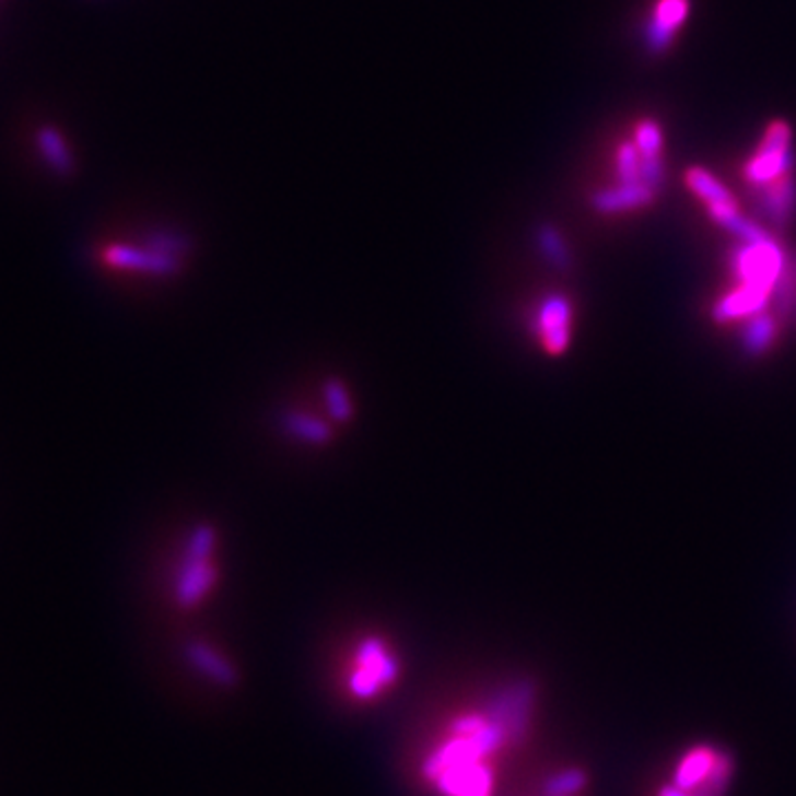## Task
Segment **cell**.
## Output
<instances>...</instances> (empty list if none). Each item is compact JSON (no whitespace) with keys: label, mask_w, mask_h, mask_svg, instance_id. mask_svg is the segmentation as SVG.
<instances>
[{"label":"cell","mask_w":796,"mask_h":796,"mask_svg":"<svg viewBox=\"0 0 796 796\" xmlns=\"http://www.w3.org/2000/svg\"><path fill=\"white\" fill-rule=\"evenodd\" d=\"M657 796H700V794H694V792H686V789H679L677 785H664L662 789H659V794Z\"/></svg>","instance_id":"484cf974"},{"label":"cell","mask_w":796,"mask_h":796,"mask_svg":"<svg viewBox=\"0 0 796 796\" xmlns=\"http://www.w3.org/2000/svg\"><path fill=\"white\" fill-rule=\"evenodd\" d=\"M683 179H686V186L706 204L709 213L728 209V207H739L737 197L711 171H706L702 166L688 168Z\"/></svg>","instance_id":"9a60e30c"},{"label":"cell","mask_w":796,"mask_h":796,"mask_svg":"<svg viewBox=\"0 0 796 796\" xmlns=\"http://www.w3.org/2000/svg\"><path fill=\"white\" fill-rule=\"evenodd\" d=\"M536 692L534 679L518 677L495 688L484 704V715L507 733L510 746L523 744L531 730Z\"/></svg>","instance_id":"277c9868"},{"label":"cell","mask_w":796,"mask_h":796,"mask_svg":"<svg viewBox=\"0 0 796 796\" xmlns=\"http://www.w3.org/2000/svg\"><path fill=\"white\" fill-rule=\"evenodd\" d=\"M787 261V253L779 244L774 235H768L759 242H739V246L730 255V266L739 285H757L772 292L783 266Z\"/></svg>","instance_id":"8992f818"},{"label":"cell","mask_w":796,"mask_h":796,"mask_svg":"<svg viewBox=\"0 0 796 796\" xmlns=\"http://www.w3.org/2000/svg\"><path fill=\"white\" fill-rule=\"evenodd\" d=\"M36 147L47 164V168L60 177H69L75 173V157L67 142V138L56 127H40L36 131Z\"/></svg>","instance_id":"2e32d148"},{"label":"cell","mask_w":796,"mask_h":796,"mask_svg":"<svg viewBox=\"0 0 796 796\" xmlns=\"http://www.w3.org/2000/svg\"><path fill=\"white\" fill-rule=\"evenodd\" d=\"M99 259L109 268L142 272L151 277H175L182 270V259L153 250L149 246L112 244L99 250Z\"/></svg>","instance_id":"ba28073f"},{"label":"cell","mask_w":796,"mask_h":796,"mask_svg":"<svg viewBox=\"0 0 796 796\" xmlns=\"http://www.w3.org/2000/svg\"><path fill=\"white\" fill-rule=\"evenodd\" d=\"M571 326H573V306L571 298L562 292H549L540 298L534 315V335L542 343L545 352L560 356L571 346Z\"/></svg>","instance_id":"52a82bcc"},{"label":"cell","mask_w":796,"mask_h":796,"mask_svg":"<svg viewBox=\"0 0 796 796\" xmlns=\"http://www.w3.org/2000/svg\"><path fill=\"white\" fill-rule=\"evenodd\" d=\"M772 302V292L757 285H737L728 294H724L713 306V319L717 324L750 319L763 311Z\"/></svg>","instance_id":"5bb4252c"},{"label":"cell","mask_w":796,"mask_h":796,"mask_svg":"<svg viewBox=\"0 0 796 796\" xmlns=\"http://www.w3.org/2000/svg\"><path fill=\"white\" fill-rule=\"evenodd\" d=\"M722 752L715 750L713 746H694L690 748L677 763L675 772H672V785H677L679 789L686 792H694V794H704V789L709 787L715 768L719 763Z\"/></svg>","instance_id":"7c38bea8"},{"label":"cell","mask_w":796,"mask_h":796,"mask_svg":"<svg viewBox=\"0 0 796 796\" xmlns=\"http://www.w3.org/2000/svg\"><path fill=\"white\" fill-rule=\"evenodd\" d=\"M283 430L302 443H308V445H328L332 441V428L306 412H285L283 419Z\"/></svg>","instance_id":"d6986e66"},{"label":"cell","mask_w":796,"mask_h":796,"mask_svg":"<svg viewBox=\"0 0 796 796\" xmlns=\"http://www.w3.org/2000/svg\"><path fill=\"white\" fill-rule=\"evenodd\" d=\"M215 545L218 531L213 525H197L182 551L177 575L173 582L175 605L184 611H190L207 600V595L218 584V566H215Z\"/></svg>","instance_id":"7a4b0ae2"},{"label":"cell","mask_w":796,"mask_h":796,"mask_svg":"<svg viewBox=\"0 0 796 796\" xmlns=\"http://www.w3.org/2000/svg\"><path fill=\"white\" fill-rule=\"evenodd\" d=\"M536 246L547 264H551L555 270H569L573 266V257L569 250L566 239L553 224H540L536 229Z\"/></svg>","instance_id":"ffe728a7"},{"label":"cell","mask_w":796,"mask_h":796,"mask_svg":"<svg viewBox=\"0 0 796 796\" xmlns=\"http://www.w3.org/2000/svg\"><path fill=\"white\" fill-rule=\"evenodd\" d=\"M398 675H401V664H398L385 640L378 635H367L356 644L354 668L348 677V688L354 700L370 702L385 688H389Z\"/></svg>","instance_id":"3957f363"},{"label":"cell","mask_w":796,"mask_h":796,"mask_svg":"<svg viewBox=\"0 0 796 796\" xmlns=\"http://www.w3.org/2000/svg\"><path fill=\"white\" fill-rule=\"evenodd\" d=\"M688 14H690V0H657L644 32L648 51L653 54L666 51L672 45L677 30L686 23Z\"/></svg>","instance_id":"8fae6325"},{"label":"cell","mask_w":796,"mask_h":796,"mask_svg":"<svg viewBox=\"0 0 796 796\" xmlns=\"http://www.w3.org/2000/svg\"><path fill=\"white\" fill-rule=\"evenodd\" d=\"M657 190L646 186L644 182H618L611 188H602L597 190L590 197V207L597 213L605 215H616V213H627V211H637V209H646L655 202Z\"/></svg>","instance_id":"4fadbf2b"},{"label":"cell","mask_w":796,"mask_h":796,"mask_svg":"<svg viewBox=\"0 0 796 796\" xmlns=\"http://www.w3.org/2000/svg\"><path fill=\"white\" fill-rule=\"evenodd\" d=\"M324 398L326 406L337 423H350L354 417V406L348 387L339 378H328L324 383Z\"/></svg>","instance_id":"7402d4cb"},{"label":"cell","mask_w":796,"mask_h":796,"mask_svg":"<svg viewBox=\"0 0 796 796\" xmlns=\"http://www.w3.org/2000/svg\"><path fill=\"white\" fill-rule=\"evenodd\" d=\"M772 302L776 308V319L796 326V253L787 255L783 272L772 288Z\"/></svg>","instance_id":"ac0fdd59"},{"label":"cell","mask_w":796,"mask_h":796,"mask_svg":"<svg viewBox=\"0 0 796 796\" xmlns=\"http://www.w3.org/2000/svg\"><path fill=\"white\" fill-rule=\"evenodd\" d=\"M588 783V776L580 768H564L547 776L542 785V796H575Z\"/></svg>","instance_id":"44dd1931"},{"label":"cell","mask_w":796,"mask_h":796,"mask_svg":"<svg viewBox=\"0 0 796 796\" xmlns=\"http://www.w3.org/2000/svg\"><path fill=\"white\" fill-rule=\"evenodd\" d=\"M776 332H779V319L774 315H770L768 311H763L744 321L741 332H739L741 350L748 356H761L776 341Z\"/></svg>","instance_id":"e0dca14e"},{"label":"cell","mask_w":796,"mask_h":796,"mask_svg":"<svg viewBox=\"0 0 796 796\" xmlns=\"http://www.w3.org/2000/svg\"><path fill=\"white\" fill-rule=\"evenodd\" d=\"M792 127L785 120H772L750 160L744 166V177L752 188L776 182L794 173L796 153L792 149Z\"/></svg>","instance_id":"5b68a950"},{"label":"cell","mask_w":796,"mask_h":796,"mask_svg":"<svg viewBox=\"0 0 796 796\" xmlns=\"http://www.w3.org/2000/svg\"><path fill=\"white\" fill-rule=\"evenodd\" d=\"M505 748V739L489 719L473 733H452L423 761V776L441 796H493L495 772L489 759Z\"/></svg>","instance_id":"6da1fadb"},{"label":"cell","mask_w":796,"mask_h":796,"mask_svg":"<svg viewBox=\"0 0 796 796\" xmlns=\"http://www.w3.org/2000/svg\"><path fill=\"white\" fill-rule=\"evenodd\" d=\"M184 659L192 670H197L204 679H209L220 688H235L239 683L237 666L215 646L202 640H190L184 644Z\"/></svg>","instance_id":"30bf717a"},{"label":"cell","mask_w":796,"mask_h":796,"mask_svg":"<svg viewBox=\"0 0 796 796\" xmlns=\"http://www.w3.org/2000/svg\"><path fill=\"white\" fill-rule=\"evenodd\" d=\"M616 173L618 179L629 184V182H642V155L635 147L633 140L622 142L618 153H616Z\"/></svg>","instance_id":"603a6c76"},{"label":"cell","mask_w":796,"mask_h":796,"mask_svg":"<svg viewBox=\"0 0 796 796\" xmlns=\"http://www.w3.org/2000/svg\"><path fill=\"white\" fill-rule=\"evenodd\" d=\"M144 246L182 259L190 250V239L184 233L175 231H153L144 237Z\"/></svg>","instance_id":"cb8c5ba5"},{"label":"cell","mask_w":796,"mask_h":796,"mask_svg":"<svg viewBox=\"0 0 796 796\" xmlns=\"http://www.w3.org/2000/svg\"><path fill=\"white\" fill-rule=\"evenodd\" d=\"M637 151L642 157H655L662 155L664 149V136L662 129L657 125V120H642L635 127V138H633Z\"/></svg>","instance_id":"d4e9b609"},{"label":"cell","mask_w":796,"mask_h":796,"mask_svg":"<svg viewBox=\"0 0 796 796\" xmlns=\"http://www.w3.org/2000/svg\"><path fill=\"white\" fill-rule=\"evenodd\" d=\"M754 207H757L759 215L772 229L785 231L796 215V177H794V173L754 188Z\"/></svg>","instance_id":"9c48e42d"}]
</instances>
